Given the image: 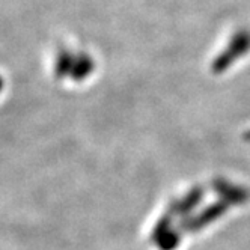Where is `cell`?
<instances>
[{"instance_id":"obj_1","label":"cell","mask_w":250,"mask_h":250,"mask_svg":"<svg viewBox=\"0 0 250 250\" xmlns=\"http://www.w3.org/2000/svg\"><path fill=\"white\" fill-rule=\"evenodd\" d=\"M250 48V33L247 32H241L238 33L237 37L234 38V41H232L229 50L225 53V55L222 56V61H220V68L229 65L232 61H234L235 58L244 55V53Z\"/></svg>"}]
</instances>
